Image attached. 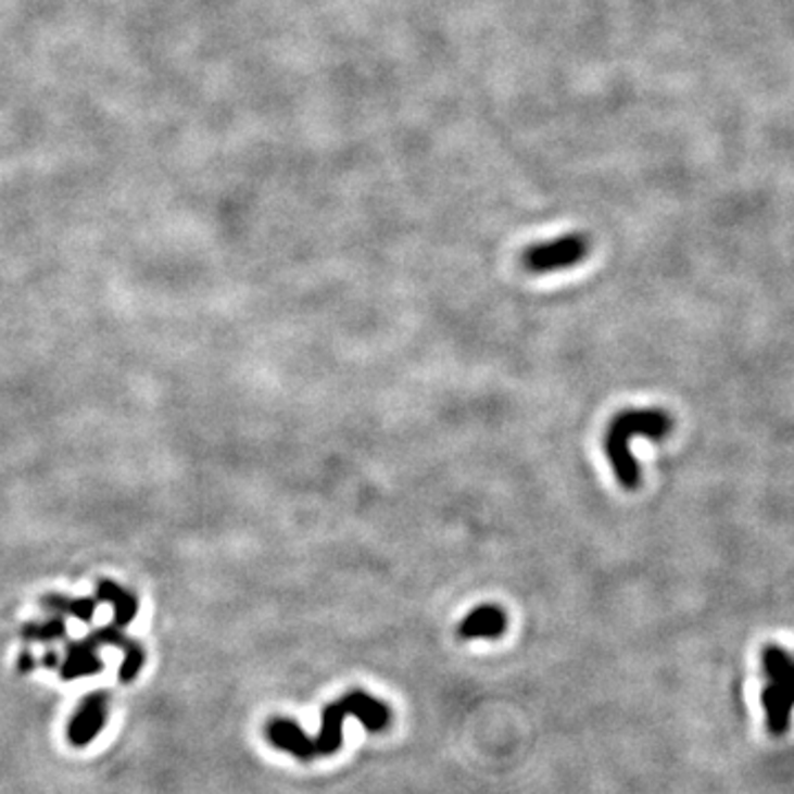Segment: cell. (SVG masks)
I'll return each instance as SVG.
<instances>
[{"mask_svg":"<svg viewBox=\"0 0 794 794\" xmlns=\"http://www.w3.org/2000/svg\"><path fill=\"white\" fill-rule=\"evenodd\" d=\"M355 717L365 724L367 731L380 733L389 727L391 710L385 702L371 697L365 691H351L338 702H331L323 710V731L318 738H307L297 721L274 717L265 729L267 740L274 748L294 755L297 759L310 761L314 757L331 755L342 744L344 719Z\"/></svg>","mask_w":794,"mask_h":794,"instance_id":"1","label":"cell"},{"mask_svg":"<svg viewBox=\"0 0 794 794\" xmlns=\"http://www.w3.org/2000/svg\"><path fill=\"white\" fill-rule=\"evenodd\" d=\"M673 428L671 417L660 408H631L618 413L605 432V453L614 468L616 481L625 490L640 486V466L631 455L633 438L665 440Z\"/></svg>","mask_w":794,"mask_h":794,"instance_id":"2","label":"cell"},{"mask_svg":"<svg viewBox=\"0 0 794 794\" xmlns=\"http://www.w3.org/2000/svg\"><path fill=\"white\" fill-rule=\"evenodd\" d=\"M766 686L761 691V706L766 713L768 733L781 738L790 731L794 710V656L777 644H768L761 654Z\"/></svg>","mask_w":794,"mask_h":794,"instance_id":"3","label":"cell"},{"mask_svg":"<svg viewBox=\"0 0 794 794\" xmlns=\"http://www.w3.org/2000/svg\"><path fill=\"white\" fill-rule=\"evenodd\" d=\"M588 254H590V239L585 235H567L528 248L521 256V263L532 274H552L574 267Z\"/></svg>","mask_w":794,"mask_h":794,"instance_id":"4","label":"cell"},{"mask_svg":"<svg viewBox=\"0 0 794 794\" xmlns=\"http://www.w3.org/2000/svg\"><path fill=\"white\" fill-rule=\"evenodd\" d=\"M109 719V695L106 693H91L83 700L74 717L68 719L66 740L71 746L85 748L89 746L106 727Z\"/></svg>","mask_w":794,"mask_h":794,"instance_id":"5","label":"cell"},{"mask_svg":"<svg viewBox=\"0 0 794 794\" xmlns=\"http://www.w3.org/2000/svg\"><path fill=\"white\" fill-rule=\"evenodd\" d=\"M508 629V616L496 605H481L466 614L457 627L462 640H494Z\"/></svg>","mask_w":794,"mask_h":794,"instance_id":"6","label":"cell"},{"mask_svg":"<svg viewBox=\"0 0 794 794\" xmlns=\"http://www.w3.org/2000/svg\"><path fill=\"white\" fill-rule=\"evenodd\" d=\"M96 646L91 640L68 644V654L62 665V680H78L87 676H96L102 671V663L96 656Z\"/></svg>","mask_w":794,"mask_h":794,"instance_id":"7","label":"cell"},{"mask_svg":"<svg viewBox=\"0 0 794 794\" xmlns=\"http://www.w3.org/2000/svg\"><path fill=\"white\" fill-rule=\"evenodd\" d=\"M100 596L104 601H111L115 607V620L117 625H128L137 612V603L133 596H128L126 592L117 590L115 585H102L100 588Z\"/></svg>","mask_w":794,"mask_h":794,"instance_id":"8","label":"cell"},{"mask_svg":"<svg viewBox=\"0 0 794 794\" xmlns=\"http://www.w3.org/2000/svg\"><path fill=\"white\" fill-rule=\"evenodd\" d=\"M23 635L27 640H38V642H49V640H58L64 635V625L58 618H51L47 622H36V625H27L23 629Z\"/></svg>","mask_w":794,"mask_h":794,"instance_id":"9","label":"cell"},{"mask_svg":"<svg viewBox=\"0 0 794 794\" xmlns=\"http://www.w3.org/2000/svg\"><path fill=\"white\" fill-rule=\"evenodd\" d=\"M141 665H143V648L137 646L135 642L126 648V656H124V663L119 667V680L122 682H133L137 678V673L141 671Z\"/></svg>","mask_w":794,"mask_h":794,"instance_id":"10","label":"cell"},{"mask_svg":"<svg viewBox=\"0 0 794 794\" xmlns=\"http://www.w3.org/2000/svg\"><path fill=\"white\" fill-rule=\"evenodd\" d=\"M36 658L29 654V652H25L21 658H18V671L21 673H29V671H34L36 669Z\"/></svg>","mask_w":794,"mask_h":794,"instance_id":"11","label":"cell"},{"mask_svg":"<svg viewBox=\"0 0 794 794\" xmlns=\"http://www.w3.org/2000/svg\"><path fill=\"white\" fill-rule=\"evenodd\" d=\"M42 665L47 667V669H53V667H58V656L53 654V652H49L47 656H45V660H42Z\"/></svg>","mask_w":794,"mask_h":794,"instance_id":"12","label":"cell"}]
</instances>
